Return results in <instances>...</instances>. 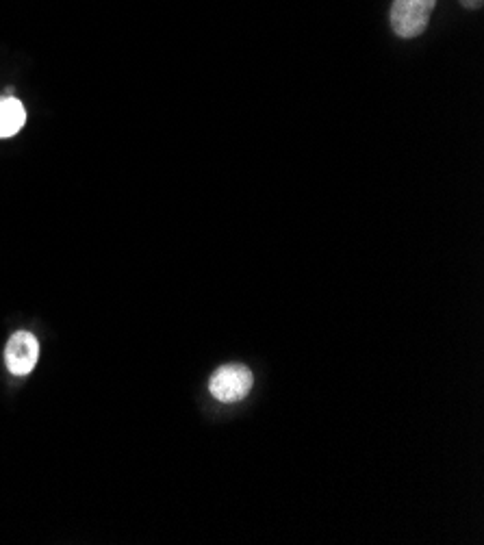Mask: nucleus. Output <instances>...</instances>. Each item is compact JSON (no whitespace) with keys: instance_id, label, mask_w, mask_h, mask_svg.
Wrapping results in <instances>:
<instances>
[{"instance_id":"nucleus-1","label":"nucleus","mask_w":484,"mask_h":545,"mask_svg":"<svg viewBox=\"0 0 484 545\" xmlns=\"http://www.w3.org/2000/svg\"><path fill=\"white\" fill-rule=\"evenodd\" d=\"M437 7V0H393L391 7V27L402 40L419 37L430 22L432 9Z\"/></svg>"},{"instance_id":"nucleus-2","label":"nucleus","mask_w":484,"mask_h":545,"mask_svg":"<svg viewBox=\"0 0 484 545\" xmlns=\"http://www.w3.org/2000/svg\"><path fill=\"white\" fill-rule=\"evenodd\" d=\"M252 385L254 378L246 365H224L211 376L209 391L218 402L233 404L244 400L250 394Z\"/></svg>"},{"instance_id":"nucleus-3","label":"nucleus","mask_w":484,"mask_h":545,"mask_svg":"<svg viewBox=\"0 0 484 545\" xmlns=\"http://www.w3.org/2000/svg\"><path fill=\"white\" fill-rule=\"evenodd\" d=\"M7 370L14 376H27L33 372V367L40 361V344L33 333L20 331L9 339L5 350Z\"/></svg>"},{"instance_id":"nucleus-4","label":"nucleus","mask_w":484,"mask_h":545,"mask_svg":"<svg viewBox=\"0 0 484 545\" xmlns=\"http://www.w3.org/2000/svg\"><path fill=\"white\" fill-rule=\"evenodd\" d=\"M24 122H27V111L24 105L16 98H3L0 100V139L14 137L18 131H22Z\"/></svg>"},{"instance_id":"nucleus-5","label":"nucleus","mask_w":484,"mask_h":545,"mask_svg":"<svg viewBox=\"0 0 484 545\" xmlns=\"http://www.w3.org/2000/svg\"><path fill=\"white\" fill-rule=\"evenodd\" d=\"M482 3H484V0H461V5L465 9H480Z\"/></svg>"}]
</instances>
